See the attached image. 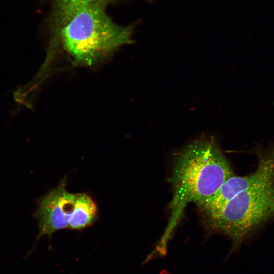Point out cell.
<instances>
[{
    "label": "cell",
    "mask_w": 274,
    "mask_h": 274,
    "mask_svg": "<svg viewBox=\"0 0 274 274\" xmlns=\"http://www.w3.org/2000/svg\"><path fill=\"white\" fill-rule=\"evenodd\" d=\"M230 162L212 136H202L175 154L169 179L173 197L168 223L156 249L164 251L189 203L201 207L233 176Z\"/></svg>",
    "instance_id": "6da1fadb"
},
{
    "label": "cell",
    "mask_w": 274,
    "mask_h": 274,
    "mask_svg": "<svg viewBox=\"0 0 274 274\" xmlns=\"http://www.w3.org/2000/svg\"><path fill=\"white\" fill-rule=\"evenodd\" d=\"M53 41L79 66H91L133 40L132 26L115 23L99 4L84 5L54 15Z\"/></svg>",
    "instance_id": "7a4b0ae2"
},
{
    "label": "cell",
    "mask_w": 274,
    "mask_h": 274,
    "mask_svg": "<svg viewBox=\"0 0 274 274\" xmlns=\"http://www.w3.org/2000/svg\"><path fill=\"white\" fill-rule=\"evenodd\" d=\"M207 227L228 236L233 249L274 219V183L240 192L214 212L202 215Z\"/></svg>",
    "instance_id": "3957f363"
},
{
    "label": "cell",
    "mask_w": 274,
    "mask_h": 274,
    "mask_svg": "<svg viewBox=\"0 0 274 274\" xmlns=\"http://www.w3.org/2000/svg\"><path fill=\"white\" fill-rule=\"evenodd\" d=\"M258 163L249 175L233 176L221 185L215 194L199 208L202 214L218 210L234 196L245 190L274 183V142L266 149L257 146Z\"/></svg>",
    "instance_id": "277c9868"
},
{
    "label": "cell",
    "mask_w": 274,
    "mask_h": 274,
    "mask_svg": "<svg viewBox=\"0 0 274 274\" xmlns=\"http://www.w3.org/2000/svg\"><path fill=\"white\" fill-rule=\"evenodd\" d=\"M66 180L65 176L56 187L39 199L35 213L39 231L36 241L44 235L50 239L55 232L68 228L75 194L66 189Z\"/></svg>",
    "instance_id": "5b68a950"
},
{
    "label": "cell",
    "mask_w": 274,
    "mask_h": 274,
    "mask_svg": "<svg viewBox=\"0 0 274 274\" xmlns=\"http://www.w3.org/2000/svg\"><path fill=\"white\" fill-rule=\"evenodd\" d=\"M97 215V206L91 196L85 193H76L68 228L82 230L92 225Z\"/></svg>",
    "instance_id": "8992f818"
},
{
    "label": "cell",
    "mask_w": 274,
    "mask_h": 274,
    "mask_svg": "<svg viewBox=\"0 0 274 274\" xmlns=\"http://www.w3.org/2000/svg\"><path fill=\"white\" fill-rule=\"evenodd\" d=\"M114 0H55L54 14H59L77 6L99 4L105 5L107 3Z\"/></svg>",
    "instance_id": "52a82bcc"
}]
</instances>
